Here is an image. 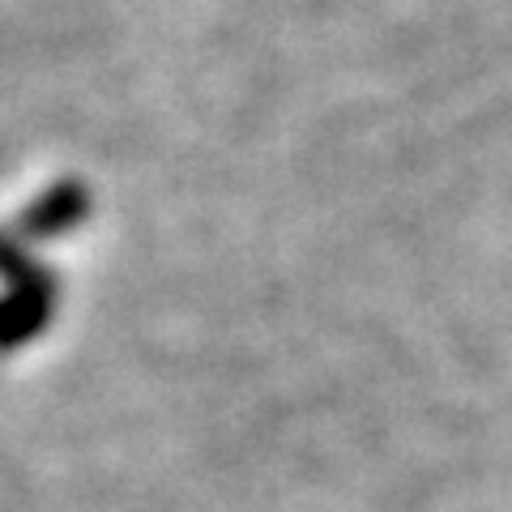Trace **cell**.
Masks as SVG:
<instances>
[{
	"mask_svg": "<svg viewBox=\"0 0 512 512\" xmlns=\"http://www.w3.org/2000/svg\"><path fill=\"white\" fill-rule=\"evenodd\" d=\"M56 312V282L52 278H35V282H18L0 295V350H18L30 338L52 325Z\"/></svg>",
	"mask_w": 512,
	"mask_h": 512,
	"instance_id": "1",
	"label": "cell"
},
{
	"mask_svg": "<svg viewBox=\"0 0 512 512\" xmlns=\"http://www.w3.org/2000/svg\"><path fill=\"white\" fill-rule=\"evenodd\" d=\"M86 214H90V192L77 180H64V184L47 188L43 197L18 218V231H22V239H56L64 231L82 227Z\"/></svg>",
	"mask_w": 512,
	"mask_h": 512,
	"instance_id": "2",
	"label": "cell"
}]
</instances>
